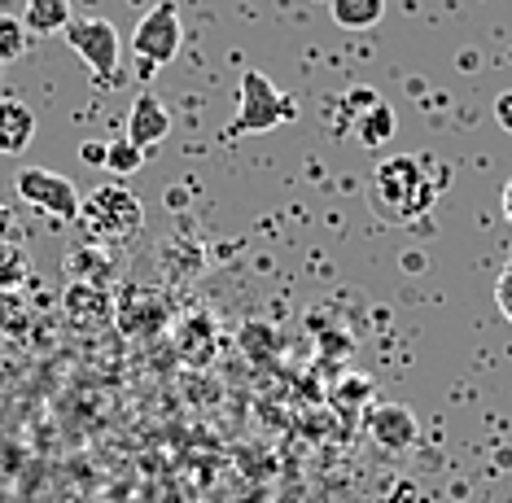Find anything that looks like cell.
<instances>
[{
  "label": "cell",
  "instance_id": "cell-18",
  "mask_svg": "<svg viewBox=\"0 0 512 503\" xmlns=\"http://www.w3.org/2000/svg\"><path fill=\"white\" fill-rule=\"evenodd\" d=\"M27 40H31V31L22 27V18L0 14V66H14L27 53Z\"/></svg>",
  "mask_w": 512,
  "mask_h": 503
},
{
  "label": "cell",
  "instance_id": "cell-17",
  "mask_svg": "<svg viewBox=\"0 0 512 503\" xmlns=\"http://www.w3.org/2000/svg\"><path fill=\"white\" fill-rule=\"evenodd\" d=\"M145 158H149V154H145L141 145H136V140H127V136L106 140V171L119 175V180H123V175H136V171H141Z\"/></svg>",
  "mask_w": 512,
  "mask_h": 503
},
{
  "label": "cell",
  "instance_id": "cell-6",
  "mask_svg": "<svg viewBox=\"0 0 512 503\" xmlns=\"http://www.w3.org/2000/svg\"><path fill=\"white\" fill-rule=\"evenodd\" d=\"M14 193L27 206H36L53 219H79V202H84V193H79L66 175L44 171V167H22L14 175Z\"/></svg>",
  "mask_w": 512,
  "mask_h": 503
},
{
  "label": "cell",
  "instance_id": "cell-2",
  "mask_svg": "<svg viewBox=\"0 0 512 503\" xmlns=\"http://www.w3.org/2000/svg\"><path fill=\"white\" fill-rule=\"evenodd\" d=\"M79 224H84V237L97 245H127L132 237H141L145 206L123 184H101L79 202Z\"/></svg>",
  "mask_w": 512,
  "mask_h": 503
},
{
  "label": "cell",
  "instance_id": "cell-15",
  "mask_svg": "<svg viewBox=\"0 0 512 503\" xmlns=\"http://www.w3.org/2000/svg\"><path fill=\"white\" fill-rule=\"evenodd\" d=\"M329 14L342 31H372L386 18V0H333Z\"/></svg>",
  "mask_w": 512,
  "mask_h": 503
},
{
  "label": "cell",
  "instance_id": "cell-16",
  "mask_svg": "<svg viewBox=\"0 0 512 503\" xmlns=\"http://www.w3.org/2000/svg\"><path fill=\"white\" fill-rule=\"evenodd\" d=\"M31 280V263L18 241H0V294H18Z\"/></svg>",
  "mask_w": 512,
  "mask_h": 503
},
{
  "label": "cell",
  "instance_id": "cell-1",
  "mask_svg": "<svg viewBox=\"0 0 512 503\" xmlns=\"http://www.w3.org/2000/svg\"><path fill=\"white\" fill-rule=\"evenodd\" d=\"M447 184V167L421 154H390L377 162L368 184V206L386 224H416L438 206V193Z\"/></svg>",
  "mask_w": 512,
  "mask_h": 503
},
{
  "label": "cell",
  "instance_id": "cell-21",
  "mask_svg": "<svg viewBox=\"0 0 512 503\" xmlns=\"http://www.w3.org/2000/svg\"><path fill=\"white\" fill-rule=\"evenodd\" d=\"M79 158H84L88 167H106V140H84V145H79Z\"/></svg>",
  "mask_w": 512,
  "mask_h": 503
},
{
  "label": "cell",
  "instance_id": "cell-19",
  "mask_svg": "<svg viewBox=\"0 0 512 503\" xmlns=\"http://www.w3.org/2000/svg\"><path fill=\"white\" fill-rule=\"evenodd\" d=\"M0 329H9L14 337L27 329V311H22L18 294H0Z\"/></svg>",
  "mask_w": 512,
  "mask_h": 503
},
{
  "label": "cell",
  "instance_id": "cell-8",
  "mask_svg": "<svg viewBox=\"0 0 512 503\" xmlns=\"http://www.w3.org/2000/svg\"><path fill=\"white\" fill-rule=\"evenodd\" d=\"M127 140H136V145L145 149H154V145H162V140L171 136V114H167V105H162L154 92H136V101H132V110H127V132H123Z\"/></svg>",
  "mask_w": 512,
  "mask_h": 503
},
{
  "label": "cell",
  "instance_id": "cell-20",
  "mask_svg": "<svg viewBox=\"0 0 512 503\" xmlns=\"http://www.w3.org/2000/svg\"><path fill=\"white\" fill-rule=\"evenodd\" d=\"M495 302H499V311H504V320L512 324V263L495 280Z\"/></svg>",
  "mask_w": 512,
  "mask_h": 503
},
{
  "label": "cell",
  "instance_id": "cell-4",
  "mask_svg": "<svg viewBox=\"0 0 512 503\" xmlns=\"http://www.w3.org/2000/svg\"><path fill=\"white\" fill-rule=\"evenodd\" d=\"M184 44V22H180V5L176 0H158L149 14L136 22L132 31V53H136V75L154 79L167 62H176Z\"/></svg>",
  "mask_w": 512,
  "mask_h": 503
},
{
  "label": "cell",
  "instance_id": "cell-11",
  "mask_svg": "<svg viewBox=\"0 0 512 503\" xmlns=\"http://www.w3.org/2000/svg\"><path fill=\"white\" fill-rule=\"evenodd\" d=\"M36 110L18 97H0V154L18 158L22 149L36 140Z\"/></svg>",
  "mask_w": 512,
  "mask_h": 503
},
{
  "label": "cell",
  "instance_id": "cell-12",
  "mask_svg": "<svg viewBox=\"0 0 512 503\" xmlns=\"http://www.w3.org/2000/svg\"><path fill=\"white\" fill-rule=\"evenodd\" d=\"M351 127H355V140L364 149H381L394 132H399V114H394V105H386V101H372L364 114H355Z\"/></svg>",
  "mask_w": 512,
  "mask_h": 503
},
{
  "label": "cell",
  "instance_id": "cell-22",
  "mask_svg": "<svg viewBox=\"0 0 512 503\" xmlns=\"http://www.w3.org/2000/svg\"><path fill=\"white\" fill-rule=\"evenodd\" d=\"M495 123L512 136V88H508V92H499V97H495Z\"/></svg>",
  "mask_w": 512,
  "mask_h": 503
},
{
  "label": "cell",
  "instance_id": "cell-26",
  "mask_svg": "<svg viewBox=\"0 0 512 503\" xmlns=\"http://www.w3.org/2000/svg\"><path fill=\"white\" fill-rule=\"evenodd\" d=\"M403 263H407V272H421V267H425V259H421V254H407Z\"/></svg>",
  "mask_w": 512,
  "mask_h": 503
},
{
  "label": "cell",
  "instance_id": "cell-23",
  "mask_svg": "<svg viewBox=\"0 0 512 503\" xmlns=\"http://www.w3.org/2000/svg\"><path fill=\"white\" fill-rule=\"evenodd\" d=\"M18 215H14V210H9L5 202H0V241H18Z\"/></svg>",
  "mask_w": 512,
  "mask_h": 503
},
{
  "label": "cell",
  "instance_id": "cell-5",
  "mask_svg": "<svg viewBox=\"0 0 512 503\" xmlns=\"http://www.w3.org/2000/svg\"><path fill=\"white\" fill-rule=\"evenodd\" d=\"M62 40L71 44V53L84 62L101 84H119V31L106 18H75L62 31Z\"/></svg>",
  "mask_w": 512,
  "mask_h": 503
},
{
  "label": "cell",
  "instance_id": "cell-27",
  "mask_svg": "<svg viewBox=\"0 0 512 503\" xmlns=\"http://www.w3.org/2000/svg\"><path fill=\"white\" fill-rule=\"evenodd\" d=\"M504 62H508V66H512V49H508V57H504Z\"/></svg>",
  "mask_w": 512,
  "mask_h": 503
},
{
  "label": "cell",
  "instance_id": "cell-25",
  "mask_svg": "<svg viewBox=\"0 0 512 503\" xmlns=\"http://www.w3.org/2000/svg\"><path fill=\"white\" fill-rule=\"evenodd\" d=\"M504 219H508V224H512V180L504 184Z\"/></svg>",
  "mask_w": 512,
  "mask_h": 503
},
{
  "label": "cell",
  "instance_id": "cell-3",
  "mask_svg": "<svg viewBox=\"0 0 512 503\" xmlns=\"http://www.w3.org/2000/svg\"><path fill=\"white\" fill-rule=\"evenodd\" d=\"M298 105L285 97L263 70H246L237 88V114H232V136H267L276 127L294 123Z\"/></svg>",
  "mask_w": 512,
  "mask_h": 503
},
{
  "label": "cell",
  "instance_id": "cell-7",
  "mask_svg": "<svg viewBox=\"0 0 512 503\" xmlns=\"http://www.w3.org/2000/svg\"><path fill=\"white\" fill-rule=\"evenodd\" d=\"M368 434H372V442H377L381 451L403 455V451H412L416 442H421V425H416L412 407H403V403H377L368 412Z\"/></svg>",
  "mask_w": 512,
  "mask_h": 503
},
{
  "label": "cell",
  "instance_id": "cell-13",
  "mask_svg": "<svg viewBox=\"0 0 512 503\" xmlns=\"http://www.w3.org/2000/svg\"><path fill=\"white\" fill-rule=\"evenodd\" d=\"M18 18H22V27H27L31 35H62L75 22L71 0H27Z\"/></svg>",
  "mask_w": 512,
  "mask_h": 503
},
{
  "label": "cell",
  "instance_id": "cell-10",
  "mask_svg": "<svg viewBox=\"0 0 512 503\" xmlns=\"http://www.w3.org/2000/svg\"><path fill=\"white\" fill-rule=\"evenodd\" d=\"M114 315H119V324H123V333H141V337H149V333H158L162 324H167V315H171V307L162 302L158 294H141V289H127L123 294V302L114 307Z\"/></svg>",
  "mask_w": 512,
  "mask_h": 503
},
{
  "label": "cell",
  "instance_id": "cell-24",
  "mask_svg": "<svg viewBox=\"0 0 512 503\" xmlns=\"http://www.w3.org/2000/svg\"><path fill=\"white\" fill-rule=\"evenodd\" d=\"M390 503H412V486H399V490L390 495Z\"/></svg>",
  "mask_w": 512,
  "mask_h": 503
},
{
  "label": "cell",
  "instance_id": "cell-14",
  "mask_svg": "<svg viewBox=\"0 0 512 503\" xmlns=\"http://www.w3.org/2000/svg\"><path fill=\"white\" fill-rule=\"evenodd\" d=\"M66 276L71 280H84V285H101V280L110 276V254H106V245H97V241H84V245H75V250H66Z\"/></svg>",
  "mask_w": 512,
  "mask_h": 503
},
{
  "label": "cell",
  "instance_id": "cell-9",
  "mask_svg": "<svg viewBox=\"0 0 512 503\" xmlns=\"http://www.w3.org/2000/svg\"><path fill=\"white\" fill-rule=\"evenodd\" d=\"M66 320L79 324V329H97L114 315V298L106 294V285H84V280H71L62 294Z\"/></svg>",
  "mask_w": 512,
  "mask_h": 503
}]
</instances>
